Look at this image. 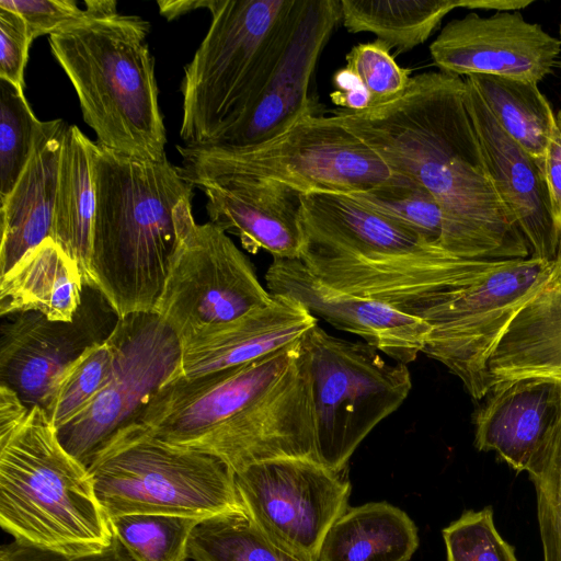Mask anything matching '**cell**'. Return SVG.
<instances>
[{
	"mask_svg": "<svg viewBox=\"0 0 561 561\" xmlns=\"http://www.w3.org/2000/svg\"><path fill=\"white\" fill-rule=\"evenodd\" d=\"M211 2L213 0H164L157 4L160 14L171 21L201 8L209 10Z\"/></svg>",
	"mask_w": 561,
	"mask_h": 561,
	"instance_id": "cell-43",
	"label": "cell"
},
{
	"mask_svg": "<svg viewBox=\"0 0 561 561\" xmlns=\"http://www.w3.org/2000/svg\"><path fill=\"white\" fill-rule=\"evenodd\" d=\"M300 227V261L318 279L417 317L496 262L457 257L346 194H302Z\"/></svg>",
	"mask_w": 561,
	"mask_h": 561,
	"instance_id": "cell-2",
	"label": "cell"
},
{
	"mask_svg": "<svg viewBox=\"0 0 561 561\" xmlns=\"http://www.w3.org/2000/svg\"><path fill=\"white\" fill-rule=\"evenodd\" d=\"M560 43H561V26H560Z\"/></svg>",
	"mask_w": 561,
	"mask_h": 561,
	"instance_id": "cell-45",
	"label": "cell"
},
{
	"mask_svg": "<svg viewBox=\"0 0 561 561\" xmlns=\"http://www.w3.org/2000/svg\"><path fill=\"white\" fill-rule=\"evenodd\" d=\"M334 91L331 93L333 103L339 108L363 111L369 107V100L356 77L345 67L333 76Z\"/></svg>",
	"mask_w": 561,
	"mask_h": 561,
	"instance_id": "cell-42",
	"label": "cell"
},
{
	"mask_svg": "<svg viewBox=\"0 0 561 561\" xmlns=\"http://www.w3.org/2000/svg\"><path fill=\"white\" fill-rule=\"evenodd\" d=\"M33 43L23 18L0 8V79L25 92L24 73Z\"/></svg>",
	"mask_w": 561,
	"mask_h": 561,
	"instance_id": "cell-39",
	"label": "cell"
},
{
	"mask_svg": "<svg viewBox=\"0 0 561 561\" xmlns=\"http://www.w3.org/2000/svg\"><path fill=\"white\" fill-rule=\"evenodd\" d=\"M69 124L42 122L32 157L9 196L0 203V276L50 238L62 142Z\"/></svg>",
	"mask_w": 561,
	"mask_h": 561,
	"instance_id": "cell-23",
	"label": "cell"
},
{
	"mask_svg": "<svg viewBox=\"0 0 561 561\" xmlns=\"http://www.w3.org/2000/svg\"><path fill=\"white\" fill-rule=\"evenodd\" d=\"M474 415V447L528 471L561 414V382L528 377L495 383Z\"/></svg>",
	"mask_w": 561,
	"mask_h": 561,
	"instance_id": "cell-21",
	"label": "cell"
},
{
	"mask_svg": "<svg viewBox=\"0 0 561 561\" xmlns=\"http://www.w3.org/2000/svg\"><path fill=\"white\" fill-rule=\"evenodd\" d=\"M467 78L504 131L541 165L556 114L538 83L490 75Z\"/></svg>",
	"mask_w": 561,
	"mask_h": 561,
	"instance_id": "cell-29",
	"label": "cell"
},
{
	"mask_svg": "<svg viewBox=\"0 0 561 561\" xmlns=\"http://www.w3.org/2000/svg\"><path fill=\"white\" fill-rule=\"evenodd\" d=\"M542 171L552 214L561 229V111L556 114V126L546 148Z\"/></svg>",
	"mask_w": 561,
	"mask_h": 561,
	"instance_id": "cell-41",
	"label": "cell"
},
{
	"mask_svg": "<svg viewBox=\"0 0 561 561\" xmlns=\"http://www.w3.org/2000/svg\"><path fill=\"white\" fill-rule=\"evenodd\" d=\"M0 8L19 13L25 21L32 41L50 35L89 15L117 13V2L88 0L81 9L75 0H1Z\"/></svg>",
	"mask_w": 561,
	"mask_h": 561,
	"instance_id": "cell-38",
	"label": "cell"
},
{
	"mask_svg": "<svg viewBox=\"0 0 561 561\" xmlns=\"http://www.w3.org/2000/svg\"><path fill=\"white\" fill-rule=\"evenodd\" d=\"M311 457L260 461L236 473L243 507L276 546L302 561H319L323 539L348 506L351 483Z\"/></svg>",
	"mask_w": 561,
	"mask_h": 561,
	"instance_id": "cell-13",
	"label": "cell"
},
{
	"mask_svg": "<svg viewBox=\"0 0 561 561\" xmlns=\"http://www.w3.org/2000/svg\"><path fill=\"white\" fill-rule=\"evenodd\" d=\"M553 262L534 256L494 262L450 300L420 316L431 327L422 353L458 377L473 399H484L494 350Z\"/></svg>",
	"mask_w": 561,
	"mask_h": 561,
	"instance_id": "cell-11",
	"label": "cell"
},
{
	"mask_svg": "<svg viewBox=\"0 0 561 561\" xmlns=\"http://www.w3.org/2000/svg\"><path fill=\"white\" fill-rule=\"evenodd\" d=\"M0 526L14 539L66 554L106 548L111 522L88 468L61 445L38 405L0 386Z\"/></svg>",
	"mask_w": 561,
	"mask_h": 561,
	"instance_id": "cell-4",
	"label": "cell"
},
{
	"mask_svg": "<svg viewBox=\"0 0 561 561\" xmlns=\"http://www.w3.org/2000/svg\"><path fill=\"white\" fill-rule=\"evenodd\" d=\"M209 221L239 238L248 252H268L273 259L300 260L301 195L286 184L233 178L203 184Z\"/></svg>",
	"mask_w": 561,
	"mask_h": 561,
	"instance_id": "cell-19",
	"label": "cell"
},
{
	"mask_svg": "<svg viewBox=\"0 0 561 561\" xmlns=\"http://www.w3.org/2000/svg\"><path fill=\"white\" fill-rule=\"evenodd\" d=\"M181 169L196 188L225 179L276 181L308 193L356 194L394 173L335 115H310L260 145H178Z\"/></svg>",
	"mask_w": 561,
	"mask_h": 561,
	"instance_id": "cell-8",
	"label": "cell"
},
{
	"mask_svg": "<svg viewBox=\"0 0 561 561\" xmlns=\"http://www.w3.org/2000/svg\"><path fill=\"white\" fill-rule=\"evenodd\" d=\"M41 124L25 92L0 79V203L26 168Z\"/></svg>",
	"mask_w": 561,
	"mask_h": 561,
	"instance_id": "cell-34",
	"label": "cell"
},
{
	"mask_svg": "<svg viewBox=\"0 0 561 561\" xmlns=\"http://www.w3.org/2000/svg\"><path fill=\"white\" fill-rule=\"evenodd\" d=\"M302 337L244 365L198 377L173 376L145 407L138 423L158 438L188 448L228 425L300 362Z\"/></svg>",
	"mask_w": 561,
	"mask_h": 561,
	"instance_id": "cell-14",
	"label": "cell"
},
{
	"mask_svg": "<svg viewBox=\"0 0 561 561\" xmlns=\"http://www.w3.org/2000/svg\"><path fill=\"white\" fill-rule=\"evenodd\" d=\"M351 196L442 248L445 232L443 208L436 197L413 179L398 173L393 179Z\"/></svg>",
	"mask_w": 561,
	"mask_h": 561,
	"instance_id": "cell-31",
	"label": "cell"
},
{
	"mask_svg": "<svg viewBox=\"0 0 561 561\" xmlns=\"http://www.w3.org/2000/svg\"><path fill=\"white\" fill-rule=\"evenodd\" d=\"M83 301V300H82ZM0 341L1 385L12 389L28 408L44 409L61 373L95 339L81 304L70 322L51 321L37 311L11 314Z\"/></svg>",
	"mask_w": 561,
	"mask_h": 561,
	"instance_id": "cell-20",
	"label": "cell"
},
{
	"mask_svg": "<svg viewBox=\"0 0 561 561\" xmlns=\"http://www.w3.org/2000/svg\"><path fill=\"white\" fill-rule=\"evenodd\" d=\"M465 92L459 76L424 72L390 103L337 108L333 115L394 173L436 197L445 216L446 252L480 261L529 257V244L491 180Z\"/></svg>",
	"mask_w": 561,
	"mask_h": 561,
	"instance_id": "cell-1",
	"label": "cell"
},
{
	"mask_svg": "<svg viewBox=\"0 0 561 561\" xmlns=\"http://www.w3.org/2000/svg\"><path fill=\"white\" fill-rule=\"evenodd\" d=\"M340 0H302L283 53L245 114L210 145L249 147L266 142L316 115L311 79L333 30Z\"/></svg>",
	"mask_w": 561,
	"mask_h": 561,
	"instance_id": "cell-15",
	"label": "cell"
},
{
	"mask_svg": "<svg viewBox=\"0 0 561 561\" xmlns=\"http://www.w3.org/2000/svg\"><path fill=\"white\" fill-rule=\"evenodd\" d=\"M113 534L135 561H185L193 528L192 517L129 514L110 519Z\"/></svg>",
	"mask_w": 561,
	"mask_h": 561,
	"instance_id": "cell-33",
	"label": "cell"
},
{
	"mask_svg": "<svg viewBox=\"0 0 561 561\" xmlns=\"http://www.w3.org/2000/svg\"><path fill=\"white\" fill-rule=\"evenodd\" d=\"M317 324L298 301L273 295L266 307L183 346L174 376L193 378L244 365L298 341Z\"/></svg>",
	"mask_w": 561,
	"mask_h": 561,
	"instance_id": "cell-22",
	"label": "cell"
},
{
	"mask_svg": "<svg viewBox=\"0 0 561 561\" xmlns=\"http://www.w3.org/2000/svg\"><path fill=\"white\" fill-rule=\"evenodd\" d=\"M533 0H466V9L495 10L511 12L530 5Z\"/></svg>",
	"mask_w": 561,
	"mask_h": 561,
	"instance_id": "cell-44",
	"label": "cell"
},
{
	"mask_svg": "<svg viewBox=\"0 0 561 561\" xmlns=\"http://www.w3.org/2000/svg\"><path fill=\"white\" fill-rule=\"evenodd\" d=\"M447 561H518L497 531L492 506L468 510L443 529Z\"/></svg>",
	"mask_w": 561,
	"mask_h": 561,
	"instance_id": "cell-36",
	"label": "cell"
},
{
	"mask_svg": "<svg viewBox=\"0 0 561 561\" xmlns=\"http://www.w3.org/2000/svg\"><path fill=\"white\" fill-rule=\"evenodd\" d=\"M96 193L92 288L117 319L152 312L194 186L168 158L142 160L91 144Z\"/></svg>",
	"mask_w": 561,
	"mask_h": 561,
	"instance_id": "cell-3",
	"label": "cell"
},
{
	"mask_svg": "<svg viewBox=\"0 0 561 561\" xmlns=\"http://www.w3.org/2000/svg\"><path fill=\"white\" fill-rule=\"evenodd\" d=\"M465 0H340L341 22L351 33L369 32L397 53L423 44Z\"/></svg>",
	"mask_w": 561,
	"mask_h": 561,
	"instance_id": "cell-28",
	"label": "cell"
},
{
	"mask_svg": "<svg viewBox=\"0 0 561 561\" xmlns=\"http://www.w3.org/2000/svg\"><path fill=\"white\" fill-rule=\"evenodd\" d=\"M560 39L522 13L471 12L449 21L430 46L434 65L456 76L490 75L539 83L552 72Z\"/></svg>",
	"mask_w": 561,
	"mask_h": 561,
	"instance_id": "cell-16",
	"label": "cell"
},
{
	"mask_svg": "<svg viewBox=\"0 0 561 561\" xmlns=\"http://www.w3.org/2000/svg\"><path fill=\"white\" fill-rule=\"evenodd\" d=\"M150 23L139 15H89L48 36L99 145L126 157L167 158Z\"/></svg>",
	"mask_w": 561,
	"mask_h": 561,
	"instance_id": "cell-5",
	"label": "cell"
},
{
	"mask_svg": "<svg viewBox=\"0 0 561 561\" xmlns=\"http://www.w3.org/2000/svg\"><path fill=\"white\" fill-rule=\"evenodd\" d=\"M108 519L163 514L206 519L244 510L234 471L219 458L171 445L134 423L114 434L88 466Z\"/></svg>",
	"mask_w": 561,
	"mask_h": 561,
	"instance_id": "cell-7",
	"label": "cell"
},
{
	"mask_svg": "<svg viewBox=\"0 0 561 561\" xmlns=\"http://www.w3.org/2000/svg\"><path fill=\"white\" fill-rule=\"evenodd\" d=\"M272 295L291 298L313 317L364 339L397 363L414 362L423 352L430 324L381 301L335 289L297 259H273L265 273Z\"/></svg>",
	"mask_w": 561,
	"mask_h": 561,
	"instance_id": "cell-17",
	"label": "cell"
},
{
	"mask_svg": "<svg viewBox=\"0 0 561 561\" xmlns=\"http://www.w3.org/2000/svg\"><path fill=\"white\" fill-rule=\"evenodd\" d=\"M0 561H135L113 534L111 543L101 551L66 554L14 539L0 548Z\"/></svg>",
	"mask_w": 561,
	"mask_h": 561,
	"instance_id": "cell-40",
	"label": "cell"
},
{
	"mask_svg": "<svg viewBox=\"0 0 561 561\" xmlns=\"http://www.w3.org/2000/svg\"><path fill=\"white\" fill-rule=\"evenodd\" d=\"M84 286L78 263L48 238L0 276V314L37 311L51 321L70 322Z\"/></svg>",
	"mask_w": 561,
	"mask_h": 561,
	"instance_id": "cell-25",
	"label": "cell"
},
{
	"mask_svg": "<svg viewBox=\"0 0 561 561\" xmlns=\"http://www.w3.org/2000/svg\"><path fill=\"white\" fill-rule=\"evenodd\" d=\"M465 83L466 106L495 191L527 240L530 256L553 261L561 247V229L552 214L542 165L504 131L467 78Z\"/></svg>",
	"mask_w": 561,
	"mask_h": 561,
	"instance_id": "cell-18",
	"label": "cell"
},
{
	"mask_svg": "<svg viewBox=\"0 0 561 561\" xmlns=\"http://www.w3.org/2000/svg\"><path fill=\"white\" fill-rule=\"evenodd\" d=\"M187 556L194 561H302L271 541L245 510L199 520Z\"/></svg>",
	"mask_w": 561,
	"mask_h": 561,
	"instance_id": "cell-30",
	"label": "cell"
},
{
	"mask_svg": "<svg viewBox=\"0 0 561 561\" xmlns=\"http://www.w3.org/2000/svg\"><path fill=\"white\" fill-rule=\"evenodd\" d=\"M91 144L76 125H69L60 153L58 187L50 238L73 259L92 288L91 255L96 193Z\"/></svg>",
	"mask_w": 561,
	"mask_h": 561,
	"instance_id": "cell-26",
	"label": "cell"
},
{
	"mask_svg": "<svg viewBox=\"0 0 561 561\" xmlns=\"http://www.w3.org/2000/svg\"><path fill=\"white\" fill-rule=\"evenodd\" d=\"M419 547L417 528L387 502L348 507L327 533L319 561H410Z\"/></svg>",
	"mask_w": 561,
	"mask_h": 561,
	"instance_id": "cell-27",
	"label": "cell"
},
{
	"mask_svg": "<svg viewBox=\"0 0 561 561\" xmlns=\"http://www.w3.org/2000/svg\"><path fill=\"white\" fill-rule=\"evenodd\" d=\"M302 0H213L211 23L184 68L180 137L210 145L249 110L277 64Z\"/></svg>",
	"mask_w": 561,
	"mask_h": 561,
	"instance_id": "cell-6",
	"label": "cell"
},
{
	"mask_svg": "<svg viewBox=\"0 0 561 561\" xmlns=\"http://www.w3.org/2000/svg\"><path fill=\"white\" fill-rule=\"evenodd\" d=\"M272 299L228 233L210 221L197 224L192 211L184 217L153 310L181 347L266 307Z\"/></svg>",
	"mask_w": 561,
	"mask_h": 561,
	"instance_id": "cell-10",
	"label": "cell"
},
{
	"mask_svg": "<svg viewBox=\"0 0 561 561\" xmlns=\"http://www.w3.org/2000/svg\"><path fill=\"white\" fill-rule=\"evenodd\" d=\"M114 351L111 374L92 402L57 430L65 449L87 468L119 430L138 423L159 388L180 370L182 347L156 312L117 319L108 334Z\"/></svg>",
	"mask_w": 561,
	"mask_h": 561,
	"instance_id": "cell-12",
	"label": "cell"
},
{
	"mask_svg": "<svg viewBox=\"0 0 561 561\" xmlns=\"http://www.w3.org/2000/svg\"><path fill=\"white\" fill-rule=\"evenodd\" d=\"M527 473L536 493L542 561H561V414Z\"/></svg>",
	"mask_w": 561,
	"mask_h": 561,
	"instance_id": "cell-35",
	"label": "cell"
},
{
	"mask_svg": "<svg viewBox=\"0 0 561 561\" xmlns=\"http://www.w3.org/2000/svg\"><path fill=\"white\" fill-rule=\"evenodd\" d=\"M316 425L317 460L345 471L367 435L407 399L408 365L390 364L363 341L329 334L318 324L302 336Z\"/></svg>",
	"mask_w": 561,
	"mask_h": 561,
	"instance_id": "cell-9",
	"label": "cell"
},
{
	"mask_svg": "<svg viewBox=\"0 0 561 561\" xmlns=\"http://www.w3.org/2000/svg\"><path fill=\"white\" fill-rule=\"evenodd\" d=\"M113 360V346L106 337L85 348L61 373L43 409L56 430L92 402L108 379Z\"/></svg>",
	"mask_w": 561,
	"mask_h": 561,
	"instance_id": "cell-32",
	"label": "cell"
},
{
	"mask_svg": "<svg viewBox=\"0 0 561 561\" xmlns=\"http://www.w3.org/2000/svg\"><path fill=\"white\" fill-rule=\"evenodd\" d=\"M497 382L540 377L561 382V247L538 290L514 317L488 365Z\"/></svg>",
	"mask_w": 561,
	"mask_h": 561,
	"instance_id": "cell-24",
	"label": "cell"
},
{
	"mask_svg": "<svg viewBox=\"0 0 561 561\" xmlns=\"http://www.w3.org/2000/svg\"><path fill=\"white\" fill-rule=\"evenodd\" d=\"M350 70L366 91L369 107L401 98L410 81V70L397 64L390 47L379 39L354 46L345 57Z\"/></svg>",
	"mask_w": 561,
	"mask_h": 561,
	"instance_id": "cell-37",
	"label": "cell"
}]
</instances>
